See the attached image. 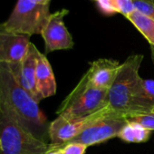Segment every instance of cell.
<instances>
[{"label": "cell", "instance_id": "7a4b0ae2", "mask_svg": "<svg viewBox=\"0 0 154 154\" xmlns=\"http://www.w3.org/2000/svg\"><path fill=\"white\" fill-rule=\"evenodd\" d=\"M142 59V54H131L121 63L116 78L108 90V106L126 121L135 115V100L142 79L139 74Z\"/></svg>", "mask_w": 154, "mask_h": 154}, {"label": "cell", "instance_id": "52a82bcc", "mask_svg": "<svg viewBox=\"0 0 154 154\" xmlns=\"http://www.w3.org/2000/svg\"><path fill=\"white\" fill-rule=\"evenodd\" d=\"M126 123L127 121L124 117L116 113H112L93 122L87 126L80 134L66 143L77 142L86 145L87 147L98 144L117 137Z\"/></svg>", "mask_w": 154, "mask_h": 154}, {"label": "cell", "instance_id": "9c48e42d", "mask_svg": "<svg viewBox=\"0 0 154 154\" xmlns=\"http://www.w3.org/2000/svg\"><path fill=\"white\" fill-rule=\"evenodd\" d=\"M39 53L36 46L31 43L28 52L21 63H8L17 81L37 103L41 101L36 89L35 81L37 57Z\"/></svg>", "mask_w": 154, "mask_h": 154}, {"label": "cell", "instance_id": "6da1fadb", "mask_svg": "<svg viewBox=\"0 0 154 154\" xmlns=\"http://www.w3.org/2000/svg\"><path fill=\"white\" fill-rule=\"evenodd\" d=\"M0 105L8 109L36 138L48 134L47 120L38 103L20 85L8 63H0Z\"/></svg>", "mask_w": 154, "mask_h": 154}, {"label": "cell", "instance_id": "3957f363", "mask_svg": "<svg viewBox=\"0 0 154 154\" xmlns=\"http://www.w3.org/2000/svg\"><path fill=\"white\" fill-rule=\"evenodd\" d=\"M48 146L0 105V154H45Z\"/></svg>", "mask_w": 154, "mask_h": 154}, {"label": "cell", "instance_id": "e0dca14e", "mask_svg": "<svg viewBox=\"0 0 154 154\" xmlns=\"http://www.w3.org/2000/svg\"><path fill=\"white\" fill-rule=\"evenodd\" d=\"M134 10L154 19V0H131Z\"/></svg>", "mask_w": 154, "mask_h": 154}, {"label": "cell", "instance_id": "30bf717a", "mask_svg": "<svg viewBox=\"0 0 154 154\" xmlns=\"http://www.w3.org/2000/svg\"><path fill=\"white\" fill-rule=\"evenodd\" d=\"M30 37L10 33L0 27V63H21L28 52L31 44Z\"/></svg>", "mask_w": 154, "mask_h": 154}, {"label": "cell", "instance_id": "44dd1931", "mask_svg": "<svg viewBox=\"0 0 154 154\" xmlns=\"http://www.w3.org/2000/svg\"><path fill=\"white\" fill-rule=\"evenodd\" d=\"M33 1L39 4H50L51 0H33Z\"/></svg>", "mask_w": 154, "mask_h": 154}, {"label": "cell", "instance_id": "9a60e30c", "mask_svg": "<svg viewBox=\"0 0 154 154\" xmlns=\"http://www.w3.org/2000/svg\"><path fill=\"white\" fill-rule=\"evenodd\" d=\"M151 132V131L144 128L137 122H127L117 137L126 142L140 143L147 141L149 139Z\"/></svg>", "mask_w": 154, "mask_h": 154}, {"label": "cell", "instance_id": "5b68a950", "mask_svg": "<svg viewBox=\"0 0 154 154\" xmlns=\"http://www.w3.org/2000/svg\"><path fill=\"white\" fill-rule=\"evenodd\" d=\"M50 15V4L17 0L11 15L6 22L0 24V27L10 33L28 36L41 35Z\"/></svg>", "mask_w": 154, "mask_h": 154}, {"label": "cell", "instance_id": "ba28073f", "mask_svg": "<svg viewBox=\"0 0 154 154\" xmlns=\"http://www.w3.org/2000/svg\"><path fill=\"white\" fill-rule=\"evenodd\" d=\"M68 14L69 10L65 8L51 13L41 34L45 41V54L58 50H68L73 47L72 37L63 21V18Z\"/></svg>", "mask_w": 154, "mask_h": 154}, {"label": "cell", "instance_id": "277c9868", "mask_svg": "<svg viewBox=\"0 0 154 154\" xmlns=\"http://www.w3.org/2000/svg\"><path fill=\"white\" fill-rule=\"evenodd\" d=\"M108 106V91L94 86L84 74L63 100L56 113L66 119L89 116Z\"/></svg>", "mask_w": 154, "mask_h": 154}, {"label": "cell", "instance_id": "8fae6325", "mask_svg": "<svg viewBox=\"0 0 154 154\" xmlns=\"http://www.w3.org/2000/svg\"><path fill=\"white\" fill-rule=\"evenodd\" d=\"M120 67L121 63L116 60L100 58L91 63L90 68L85 74L94 86L108 91L116 78Z\"/></svg>", "mask_w": 154, "mask_h": 154}, {"label": "cell", "instance_id": "7c38bea8", "mask_svg": "<svg viewBox=\"0 0 154 154\" xmlns=\"http://www.w3.org/2000/svg\"><path fill=\"white\" fill-rule=\"evenodd\" d=\"M36 89L41 100L51 97L56 93V82L52 66L45 54H38L36 64Z\"/></svg>", "mask_w": 154, "mask_h": 154}, {"label": "cell", "instance_id": "7402d4cb", "mask_svg": "<svg viewBox=\"0 0 154 154\" xmlns=\"http://www.w3.org/2000/svg\"><path fill=\"white\" fill-rule=\"evenodd\" d=\"M150 51H151V59L154 63V45H150Z\"/></svg>", "mask_w": 154, "mask_h": 154}, {"label": "cell", "instance_id": "ffe728a7", "mask_svg": "<svg viewBox=\"0 0 154 154\" xmlns=\"http://www.w3.org/2000/svg\"><path fill=\"white\" fill-rule=\"evenodd\" d=\"M45 154H63V152H62V149H54V148L48 146V149Z\"/></svg>", "mask_w": 154, "mask_h": 154}, {"label": "cell", "instance_id": "d6986e66", "mask_svg": "<svg viewBox=\"0 0 154 154\" xmlns=\"http://www.w3.org/2000/svg\"><path fill=\"white\" fill-rule=\"evenodd\" d=\"M127 122H133L142 125L144 128L153 131H154V111L146 114L133 116L127 120Z\"/></svg>", "mask_w": 154, "mask_h": 154}, {"label": "cell", "instance_id": "2e32d148", "mask_svg": "<svg viewBox=\"0 0 154 154\" xmlns=\"http://www.w3.org/2000/svg\"><path fill=\"white\" fill-rule=\"evenodd\" d=\"M146 38L150 45H154V19L134 10L126 17Z\"/></svg>", "mask_w": 154, "mask_h": 154}, {"label": "cell", "instance_id": "ac0fdd59", "mask_svg": "<svg viewBox=\"0 0 154 154\" xmlns=\"http://www.w3.org/2000/svg\"><path fill=\"white\" fill-rule=\"evenodd\" d=\"M49 146L54 149H62L63 154H85L86 149L88 148L86 145L77 142H69L60 145H54L50 143Z\"/></svg>", "mask_w": 154, "mask_h": 154}, {"label": "cell", "instance_id": "8992f818", "mask_svg": "<svg viewBox=\"0 0 154 154\" xmlns=\"http://www.w3.org/2000/svg\"><path fill=\"white\" fill-rule=\"evenodd\" d=\"M112 113L115 112L107 106L86 117L66 119L62 116H58L48 126V136L51 140V144L60 145L66 143L80 134L93 122Z\"/></svg>", "mask_w": 154, "mask_h": 154}, {"label": "cell", "instance_id": "5bb4252c", "mask_svg": "<svg viewBox=\"0 0 154 154\" xmlns=\"http://www.w3.org/2000/svg\"><path fill=\"white\" fill-rule=\"evenodd\" d=\"M94 2L100 12L105 16L122 14L127 17L134 11L131 0H91Z\"/></svg>", "mask_w": 154, "mask_h": 154}, {"label": "cell", "instance_id": "4fadbf2b", "mask_svg": "<svg viewBox=\"0 0 154 154\" xmlns=\"http://www.w3.org/2000/svg\"><path fill=\"white\" fill-rule=\"evenodd\" d=\"M154 111V80L141 79L135 100V115L146 114Z\"/></svg>", "mask_w": 154, "mask_h": 154}]
</instances>
